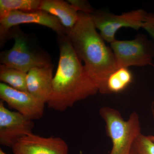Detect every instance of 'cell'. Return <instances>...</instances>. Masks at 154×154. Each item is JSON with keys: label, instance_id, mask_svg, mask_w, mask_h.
Listing matches in <instances>:
<instances>
[{"label": "cell", "instance_id": "cell-16", "mask_svg": "<svg viewBox=\"0 0 154 154\" xmlns=\"http://www.w3.org/2000/svg\"><path fill=\"white\" fill-rule=\"evenodd\" d=\"M131 154H154V142L141 134L135 141Z\"/></svg>", "mask_w": 154, "mask_h": 154}, {"label": "cell", "instance_id": "cell-22", "mask_svg": "<svg viewBox=\"0 0 154 154\" xmlns=\"http://www.w3.org/2000/svg\"></svg>", "mask_w": 154, "mask_h": 154}, {"label": "cell", "instance_id": "cell-14", "mask_svg": "<svg viewBox=\"0 0 154 154\" xmlns=\"http://www.w3.org/2000/svg\"><path fill=\"white\" fill-rule=\"evenodd\" d=\"M27 74L4 65L0 66V80L2 83L19 91H28Z\"/></svg>", "mask_w": 154, "mask_h": 154}, {"label": "cell", "instance_id": "cell-12", "mask_svg": "<svg viewBox=\"0 0 154 154\" xmlns=\"http://www.w3.org/2000/svg\"><path fill=\"white\" fill-rule=\"evenodd\" d=\"M40 10L56 17L66 30L73 28L79 19V12L67 1L43 0Z\"/></svg>", "mask_w": 154, "mask_h": 154}, {"label": "cell", "instance_id": "cell-2", "mask_svg": "<svg viewBox=\"0 0 154 154\" xmlns=\"http://www.w3.org/2000/svg\"><path fill=\"white\" fill-rule=\"evenodd\" d=\"M60 57L53 80L50 109L63 112L76 103L96 95L99 90L91 79L66 35L60 36Z\"/></svg>", "mask_w": 154, "mask_h": 154}, {"label": "cell", "instance_id": "cell-4", "mask_svg": "<svg viewBox=\"0 0 154 154\" xmlns=\"http://www.w3.org/2000/svg\"><path fill=\"white\" fill-rule=\"evenodd\" d=\"M10 38H14V45L11 49L1 52V64L26 73L33 68L52 66L50 61L43 54L31 48L27 37L19 27L11 29Z\"/></svg>", "mask_w": 154, "mask_h": 154}, {"label": "cell", "instance_id": "cell-18", "mask_svg": "<svg viewBox=\"0 0 154 154\" xmlns=\"http://www.w3.org/2000/svg\"><path fill=\"white\" fill-rule=\"evenodd\" d=\"M154 40V15L150 14L149 17L144 24L143 28Z\"/></svg>", "mask_w": 154, "mask_h": 154}, {"label": "cell", "instance_id": "cell-13", "mask_svg": "<svg viewBox=\"0 0 154 154\" xmlns=\"http://www.w3.org/2000/svg\"><path fill=\"white\" fill-rule=\"evenodd\" d=\"M133 76L128 68L120 67L108 77L106 84L108 94L119 93L124 91L132 83Z\"/></svg>", "mask_w": 154, "mask_h": 154}, {"label": "cell", "instance_id": "cell-10", "mask_svg": "<svg viewBox=\"0 0 154 154\" xmlns=\"http://www.w3.org/2000/svg\"><path fill=\"white\" fill-rule=\"evenodd\" d=\"M14 154H68L69 146L60 137H44L32 133L19 140L12 148Z\"/></svg>", "mask_w": 154, "mask_h": 154}, {"label": "cell", "instance_id": "cell-5", "mask_svg": "<svg viewBox=\"0 0 154 154\" xmlns=\"http://www.w3.org/2000/svg\"><path fill=\"white\" fill-rule=\"evenodd\" d=\"M150 14L142 9L116 15L106 11H96L91 14L96 29L105 41L110 43L116 39V32L122 28L138 30L143 28L144 24Z\"/></svg>", "mask_w": 154, "mask_h": 154}, {"label": "cell", "instance_id": "cell-19", "mask_svg": "<svg viewBox=\"0 0 154 154\" xmlns=\"http://www.w3.org/2000/svg\"><path fill=\"white\" fill-rule=\"evenodd\" d=\"M152 113L153 115L154 118V110L153 109L152 110ZM149 138L152 141L154 142V135H148V136Z\"/></svg>", "mask_w": 154, "mask_h": 154}, {"label": "cell", "instance_id": "cell-20", "mask_svg": "<svg viewBox=\"0 0 154 154\" xmlns=\"http://www.w3.org/2000/svg\"><path fill=\"white\" fill-rule=\"evenodd\" d=\"M0 154H7L2 149H0Z\"/></svg>", "mask_w": 154, "mask_h": 154}, {"label": "cell", "instance_id": "cell-1", "mask_svg": "<svg viewBox=\"0 0 154 154\" xmlns=\"http://www.w3.org/2000/svg\"><path fill=\"white\" fill-rule=\"evenodd\" d=\"M91 14L79 12L74 27L67 30L66 36L82 61L99 92L108 94V77L118 69L113 51L98 33Z\"/></svg>", "mask_w": 154, "mask_h": 154}, {"label": "cell", "instance_id": "cell-17", "mask_svg": "<svg viewBox=\"0 0 154 154\" xmlns=\"http://www.w3.org/2000/svg\"><path fill=\"white\" fill-rule=\"evenodd\" d=\"M73 6L79 12L92 14L95 11V9L90 5L89 2L85 0H68L67 1Z\"/></svg>", "mask_w": 154, "mask_h": 154}, {"label": "cell", "instance_id": "cell-7", "mask_svg": "<svg viewBox=\"0 0 154 154\" xmlns=\"http://www.w3.org/2000/svg\"><path fill=\"white\" fill-rule=\"evenodd\" d=\"M24 24H35L45 26L55 31L59 36L66 35V29L56 17L44 11H12L0 18L1 46L9 39V33L12 28Z\"/></svg>", "mask_w": 154, "mask_h": 154}, {"label": "cell", "instance_id": "cell-9", "mask_svg": "<svg viewBox=\"0 0 154 154\" xmlns=\"http://www.w3.org/2000/svg\"><path fill=\"white\" fill-rule=\"evenodd\" d=\"M0 98L8 107L31 120H38L44 115L45 103L28 91H19L1 83Z\"/></svg>", "mask_w": 154, "mask_h": 154}, {"label": "cell", "instance_id": "cell-11", "mask_svg": "<svg viewBox=\"0 0 154 154\" xmlns=\"http://www.w3.org/2000/svg\"><path fill=\"white\" fill-rule=\"evenodd\" d=\"M53 78V66L31 69L27 74V91L47 104L52 95Z\"/></svg>", "mask_w": 154, "mask_h": 154}, {"label": "cell", "instance_id": "cell-21", "mask_svg": "<svg viewBox=\"0 0 154 154\" xmlns=\"http://www.w3.org/2000/svg\"><path fill=\"white\" fill-rule=\"evenodd\" d=\"M79 154H83L82 152L80 151Z\"/></svg>", "mask_w": 154, "mask_h": 154}, {"label": "cell", "instance_id": "cell-3", "mask_svg": "<svg viewBox=\"0 0 154 154\" xmlns=\"http://www.w3.org/2000/svg\"><path fill=\"white\" fill-rule=\"evenodd\" d=\"M99 114L105 122L106 134L112 143L109 154H131L135 141L141 134L138 114L133 112L125 121L118 110L109 107H102Z\"/></svg>", "mask_w": 154, "mask_h": 154}, {"label": "cell", "instance_id": "cell-8", "mask_svg": "<svg viewBox=\"0 0 154 154\" xmlns=\"http://www.w3.org/2000/svg\"><path fill=\"white\" fill-rule=\"evenodd\" d=\"M34 123L17 111L9 110L0 101V144L12 148L19 140L33 133Z\"/></svg>", "mask_w": 154, "mask_h": 154}, {"label": "cell", "instance_id": "cell-6", "mask_svg": "<svg viewBox=\"0 0 154 154\" xmlns=\"http://www.w3.org/2000/svg\"><path fill=\"white\" fill-rule=\"evenodd\" d=\"M110 45L118 68L152 64L154 47L143 34H139L132 40L116 39Z\"/></svg>", "mask_w": 154, "mask_h": 154}, {"label": "cell", "instance_id": "cell-15", "mask_svg": "<svg viewBox=\"0 0 154 154\" xmlns=\"http://www.w3.org/2000/svg\"><path fill=\"white\" fill-rule=\"evenodd\" d=\"M41 2L40 0H0V18L12 11H39Z\"/></svg>", "mask_w": 154, "mask_h": 154}]
</instances>
